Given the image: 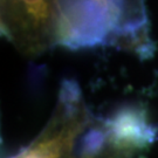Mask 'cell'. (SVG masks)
Returning a JSON list of instances; mask_svg holds the SVG:
<instances>
[{"mask_svg": "<svg viewBox=\"0 0 158 158\" xmlns=\"http://www.w3.org/2000/svg\"><path fill=\"white\" fill-rule=\"evenodd\" d=\"M1 34L23 56L38 57L63 45L59 0H0Z\"/></svg>", "mask_w": 158, "mask_h": 158, "instance_id": "2", "label": "cell"}, {"mask_svg": "<svg viewBox=\"0 0 158 158\" xmlns=\"http://www.w3.org/2000/svg\"><path fill=\"white\" fill-rule=\"evenodd\" d=\"M59 5L64 48L113 47L141 59L153 55L148 0H59Z\"/></svg>", "mask_w": 158, "mask_h": 158, "instance_id": "1", "label": "cell"}]
</instances>
